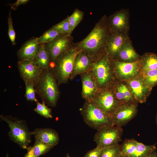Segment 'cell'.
I'll return each mask as SVG.
<instances>
[{"instance_id": "cb8c5ba5", "label": "cell", "mask_w": 157, "mask_h": 157, "mask_svg": "<svg viewBox=\"0 0 157 157\" xmlns=\"http://www.w3.org/2000/svg\"><path fill=\"white\" fill-rule=\"evenodd\" d=\"M156 149L155 145H146L138 141L135 151L129 157H147Z\"/></svg>"}, {"instance_id": "ba28073f", "label": "cell", "mask_w": 157, "mask_h": 157, "mask_svg": "<svg viewBox=\"0 0 157 157\" xmlns=\"http://www.w3.org/2000/svg\"><path fill=\"white\" fill-rule=\"evenodd\" d=\"M102 110L111 117L120 104L111 91L103 90L88 101Z\"/></svg>"}, {"instance_id": "2e32d148", "label": "cell", "mask_w": 157, "mask_h": 157, "mask_svg": "<svg viewBox=\"0 0 157 157\" xmlns=\"http://www.w3.org/2000/svg\"><path fill=\"white\" fill-rule=\"evenodd\" d=\"M35 140H39L47 145L54 147L58 143V134L54 130L51 128H36L31 132Z\"/></svg>"}, {"instance_id": "8992f818", "label": "cell", "mask_w": 157, "mask_h": 157, "mask_svg": "<svg viewBox=\"0 0 157 157\" xmlns=\"http://www.w3.org/2000/svg\"><path fill=\"white\" fill-rule=\"evenodd\" d=\"M109 56L106 55L99 57L92 63L90 67L98 87L108 85L112 79L111 65Z\"/></svg>"}, {"instance_id": "8d00e7d4", "label": "cell", "mask_w": 157, "mask_h": 157, "mask_svg": "<svg viewBox=\"0 0 157 157\" xmlns=\"http://www.w3.org/2000/svg\"><path fill=\"white\" fill-rule=\"evenodd\" d=\"M25 157H37L34 154L32 147L29 148L27 153Z\"/></svg>"}, {"instance_id": "f35d334b", "label": "cell", "mask_w": 157, "mask_h": 157, "mask_svg": "<svg viewBox=\"0 0 157 157\" xmlns=\"http://www.w3.org/2000/svg\"><path fill=\"white\" fill-rule=\"evenodd\" d=\"M156 123L157 124V114L156 115Z\"/></svg>"}, {"instance_id": "1f68e13d", "label": "cell", "mask_w": 157, "mask_h": 157, "mask_svg": "<svg viewBox=\"0 0 157 157\" xmlns=\"http://www.w3.org/2000/svg\"><path fill=\"white\" fill-rule=\"evenodd\" d=\"M52 27L58 31L61 35H71L72 33L68 17Z\"/></svg>"}, {"instance_id": "52a82bcc", "label": "cell", "mask_w": 157, "mask_h": 157, "mask_svg": "<svg viewBox=\"0 0 157 157\" xmlns=\"http://www.w3.org/2000/svg\"><path fill=\"white\" fill-rule=\"evenodd\" d=\"M123 131L122 127L104 126L97 130L94 140L97 146L102 148L115 146L122 141Z\"/></svg>"}, {"instance_id": "836d02e7", "label": "cell", "mask_w": 157, "mask_h": 157, "mask_svg": "<svg viewBox=\"0 0 157 157\" xmlns=\"http://www.w3.org/2000/svg\"><path fill=\"white\" fill-rule=\"evenodd\" d=\"M8 31L9 37L13 45L15 44V33L13 24L11 11L10 12L8 18Z\"/></svg>"}, {"instance_id": "d590c367", "label": "cell", "mask_w": 157, "mask_h": 157, "mask_svg": "<svg viewBox=\"0 0 157 157\" xmlns=\"http://www.w3.org/2000/svg\"><path fill=\"white\" fill-rule=\"evenodd\" d=\"M28 1V0H17L15 3L13 4H9L8 5L10 6L12 8L16 10L19 5L25 4Z\"/></svg>"}, {"instance_id": "7a4b0ae2", "label": "cell", "mask_w": 157, "mask_h": 157, "mask_svg": "<svg viewBox=\"0 0 157 157\" xmlns=\"http://www.w3.org/2000/svg\"><path fill=\"white\" fill-rule=\"evenodd\" d=\"M58 83L50 68L43 70L39 81L35 87V92L42 102L53 107L56 106L59 96Z\"/></svg>"}, {"instance_id": "484cf974", "label": "cell", "mask_w": 157, "mask_h": 157, "mask_svg": "<svg viewBox=\"0 0 157 157\" xmlns=\"http://www.w3.org/2000/svg\"><path fill=\"white\" fill-rule=\"evenodd\" d=\"M143 72L142 79L145 85L148 88H152L157 85V69Z\"/></svg>"}, {"instance_id": "4fadbf2b", "label": "cell", "mask_w": 157, "mask_h": 157, "mask_svg": "<svg viewBox=\"0 0 157 157\" xmlns=\"http://www.w3.org/2000/svg\"><path fill=\"white\" fill-rule=\"evenodd\" d=\"M116 72L119 77L129 79L134 77L138 73L140 66L139 61L126 62L119 60L113 61Z\"/></svg>"}, {"instance_id": "9a60e30c", "label": "cell", "mask_w": 157, "mask_h": 157, "mask_svg": "<svg viewBox=\"0 0 157 157\" xmlns=\"http://www.w3.org/2000/svg\"><path fill=\"white\" fill-rule=\"evenodd\" d=\"M129 85L131 92L135 101L140 103L145 102L151 89L145 85L142 79H131L129 82Z\"/></svg>"}, {"instance_id": "3957f363", "label": "cell", "mask_w": 157, "mask_h": 157, "mask_svg": "<svg viewBox=\"0 0 157 157\" xmlns=\"http://www.w3.org/2000/svg\"><path fill=\"white\" fill-rule=\"evenodd\" d=\"M81 51L73 44L54 62L55 66L52 70L58 85L68 81L73 71L76 57Z\"/></svg>"}, {"instance_id": "74e56055", "label": "cell", "mask_w": 157, "mask_h": 157, "mask_svg": "<svg viewBox=\"0 0 157 157\" xmlns=\"http://www.w3.org/2000/svg\"><path fill=\"white\" fill-rule=\"evenodd\" d=\"M147 157H157V154L156 151L152 152Z\"/></svg>"}, {"instance_id": "ac0fdd59", "label": "cell", "mask_w": 157, "mask_h": 157, "mask_svg": "<svg viewBox=\"0 0 157 157\" xmlns=\"http://www.w3.org/2000/svg\"><path fill=\"white\" fill-rule=\"evenodd\" d=\"M93 62L90 56L81 50L75 59L72 76L74 77L87 71L91 67Z\"/></svg>"}, {"instance_id": "4316f807", "label": "cell", "mask_w": 157, "mask_h": 157, "mask_svg": "<svg viewBox=\"0 0 157 157\" xmlns=\"http://www.w3.org/2000/svg\"><path fill=\"white\" fill-rule=\"evenodd\" d=\"M61 34L56 29L53 28L47 30L42 35L37 38L39 44L49 42Z\"/></svg>"}, {"instance_id": "e575fe53", "label": "cell", "mask_w": 157, "mask_h": 157, "mask_svg": "<svg viewBox=\"0 0 157 157\" xmlns=\"http://www.w3.org/2000/svg\"><path fill=\"white\" fill-rule=\"evenodd\" d=\"M102 148L97 146L94 149L88 152L85 157H100Z\"/></svg>"}, {"instance_id": "f1b7e54d", "label": "cell", "mask_w": 157, "mask_h": 157, "mask_svg": "<svg viewBox=\"0 0 157 157\" xmlns=\"http://www.w3.org/2000/svg\"><path fill=\"white\" fill-rule=\"evenodd\" d=\"M83 16V12L78 9H76L72 14L68 17L72 33L81 21Z\"/></svg>"}, {"instance_id": "5b68a950", "label": "cell", "mask_w": 157, "mask_h": 157, "mask_svg": "<svg viewBox=\"0 0 157 157\" xmlns=\"http://www.w3.org/2000/svg\"><path fill=\"white\" fill-rule=\"evenodd\" d=\"M81 113L85 123L94 129L97 130L104 126H114L110 117L89 101L84 104Z\"/></svg>"}, {"instance_id": "4dcf8cb0", "label": "cell", "mask_w": 157, "mask_h": 157, "mask_svg": "<svg viewBox=\"0 0 157 157\" xmlns=\"http://www.w3.org/2000/svg\"><path fill=\"white\" fill-rule=\"evenodd\" d=\"M34 110L38 114L47 118H52L53 116L50 108L46 106L45 103L42 102L41 103L36 102V107Z\"/></svg>"}, {"instance_id": "44dd1931", "label": "cell", "mask_w": 157, "mask_h": 157, "mask_svg": "<svg viewBox=\"0 0 157 157\" xmlns=\"http://www.w3.org/2000/svg\"><path fill=\"white\" fill-rule=\"evenodd\" d=\"M115 95L121 104L137 102L134 99L130 91L124 84H120L116 87Z\"/></svg>"}, {"instance_id": "7402d4cb", "label": "cell", "mask_w": 157, "mask_h": 157, "mask_svg": "<svg viewBox=\"0 0 157 157\" xmlns=\"http://www.w3.org/2000/svg\"><path fill=\"white\" fill-rule=\"evenodd\" d=\"M37 65L43 70L49 68L50 59L44 44L40 46L38 54L34 59Z\"/></svg>"}, {"instance_id": "277c9868", "label": "cell", "mask_w": 157, "mask_h": 157, "mask_svg": "<svg viewBox=\"0 0 157 157\" xmlns=\"http://www.w3.org/2000/svg\"><path fill=\"white\" fill-rule=\"evenodd\" d=\"M2 121L6 122L10 129L8 133L10 139L21 148L27 149L31 142V132L24 120L10 115H0Z\"/></svg>"}, {"instance_id": "f546056e", "label": "cell", "mask_w": 157, "mask_h": 157, "mask_svg": "<svg viewBox=\"0 0 157 157\" xmlns=\"http://www.w3.org/2000/svg\"><path fill=\"white\" fill-rule=\"evenodd\" d=\"M120 145L102 148L100 157H121Z\"/></svg>"}, {"instance_id": "d6a6232c", "label": "cell", "mask_w": 157, "mask_h": 157, "mask_svg": "<svg viewBox=\"0 0 157 157\" xmlns=\"http://www.w3.org/2000/svg\"><path fill=\"white\" fill-rule=\"evenodd\" d=\"M25 84L26 91L25 97L26 99L28 101L38 102L35 97V92L34 85L30 82L25 83Z\"/></svg>"}, {"instance_id": "6da1fadb", "label": "cell", "mask_w": 157, "mask_h": 157, "mask_svg": "<svg viewBox=\"0 0 157 157\" xmlns=\"http://www.w3.org/2000/svg\"><path fill=\"white\" fill-rule=\"evenodd\" d=\"M108 19L103 17L95 25L90 32L84 39L75 44L80 50L84 51L93 59L94 61L105 47L110 33Z\"/></svg>"}, {"instance_id": "d4e9b609", "label": "cell", "mask_w": 157, "mask_h": 157, "mask_svg": "<svg viewBox=\"0 0 157 157\" xmlns=\"http://www.w3.org/2000/svg\"><path fill=\"white\" fill-rule=\"evenodd\" d=\"M137 142L134 139H126L120 145L121 157H129L131 156L135 150Z\"/></svg>"}, {"instance_id": "603a6c76", "label": "cell", "mask_w": 157, "mask_h": 157, "mask_svg": "<svg viewBox=\"0 0 157 157\" xmlns=\"http://www.w3.org/2000/svg\"><path fill=\"white\" fill-rule=\"evenodd\" d=\"M139 62L143 72L157 69V54L156 53H146Z\"/></svg>"}, {"instance_id": "ffe728a7", "label": "cell", "mask_w": 157, "mask_h": 157, "mask_svg": "<svg viewBox=\"0 0 157 157\" xmlns=\"http://www.w3.org/2000/svg\"><path fill=\"white\" fill-rule=\"evenodd\" d=\"M116 57L120 61L132 62L138 60L139 56L134 49L129 39L122 45Z\"/></svg>"}, {"instance_id": "d6986e66", "label": "cell", "mask_w": 157, "mask_h": 157, "mask_svg": "<svg viewBox=\"0 0 157 157\" xmlns=\"http://www.w3.org/2000/svg\"><path fill=\"white\" fill-rule=\"evenodd\" d=\"M82 95L87 101L93 98L98 88L96 82L91 73H86L82 78Z\"/></svg>"}, {"instance_id": "7c38bea8", "label": "cell", "mask_w": 157, "mask_h": 157, "mask_svg": "<svg viewBox=\"0 0 157 157\" xmlns=\"http://www.w3.org/2000/svg\"><path fill=\"white\" fill-rule=\"evenodd\" d=\"M108 20L111 33H126L129 27V15L126 11L120 10L114 13Z\"/></svg>"}, {"instance_id": "9c48e42d", "label": "cell", "mask_w": 157, "mask_h": 157, "mask_svg": "<svg viewBox=\"0 0 157 157\" xmlns=\"http://www.w3.org/2000/svg\"><path fill=\"white\" fill-rule=\"evenodd\" d=\"M17 67L20 76L25 83L31 82L35 87L43 69L37 65L34 59L19 60Z\"/></svg>"}, {"instance_id": "5bb4252c", "label": "cell", "mask_w": 157, "mask_h": 157, "mask_svg": "<svg viewBox=\"0 0 157 157\" xmlns=\"http://www.w3.org/2000/svg\"><path fill=\"white\" fill-rule=\"evenodd\" d=\"M129 39L126 33L110 32L105 47L106 54L109 57H116L122 45Z\"/></svg>"}, {"instance_id": "8fae6325", "label": "cell", "mask_w": 157, "mask_h": 157, "mask_svg": "<svg viewBox=\"0 0 157 157\" xmlns=\"http://www.w3.org/2000/svg\"><path fill=\"white\" fill-rule=\"evenodd\" d=\"M72 40L71 35H61L49 42L46 49L50 60L54 62L60 55L71 47L73 44Z\"/></svg>"}, {"instance_id": "83f0119b", "label": "cell", "mask_w": 157, "mask_h": 157, "mask_svg": "<svg viewBox=\"0 0 157 157\" xmlns=\"http://www.w3.org/2000/svg\"><path fill=\"white\" fill-rule=\"evenodd\" d=\"M53 147L35 140L34 144L32 148L34 154L37 157H39L48 152Z\"/></svg>"}, {"instance_id": "e0dca14e", "label": "cell", "mask_w": 157, "mask_h": 157, "mask_svg": "<svg viewBox=\"0 0 157 157\" xmlns=\"http://www.w3.org/2000/svg\"><path fill=\"white\" fill-rule=\"evenodd\" d=\"M39 44L37 38L33 39L25 43L17 52V56L19 60L34 59L39 50Z\"/></svg>"}, {"instance_id": "30bf717a", "label": "cell", "mask_w": 157, "mask_h": 157, "mask_svg": "<svg viewBox=\"0 0 157 157\" xmlns=\"http://www.w3.org/2000/svg\"><path fill=\"white\" fill-rule=\"evenodd\" d=\"M138 111L137 102L120 104L111 118L114 126L122 127L136 115Z\"/></svg>"}]
</instances>
